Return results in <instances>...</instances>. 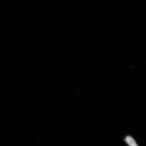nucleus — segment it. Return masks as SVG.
<instances>
[{"instance_id": "nucleus-1", "label": "nucleus", "mask_w": 146, "mask_h": 146, "mask_svg": "<svg viewBox=\"0 0 146 146\" xmlns=\"http://www.w3.org/2000/svg\"><path fill=\"white\" fill-rule=\"evenodd\" d=\"M126 143L129 146H139L135 140L130 136H127L125 139Z\"/></svg>"}]
</instances>
